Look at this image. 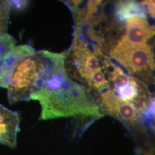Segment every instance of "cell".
Listing matches in <instances>:
<instances>
[{"label":"cell","instance_id":"5b68a950","mask_svg":"<svg viewBox=\"0 0 155 155\" xmlns=\"http://www.w3.org/2000/svg\"><path fill=\"white\" fill-rule=\"evenodd\" d=\"M21 117L19 112L12 111L0 104V144L16 148Z\"/></svg>","mask_w":155,"mask_h":155},{"label":"cell","instance_id":"4fadbf2b","mask_svg":"<svg viewBox=\"0 0 155 155\" xmlns=\"http://www.w3.org/2000/svg\"><path fill=\"white\" fill-rule=\"evenodd\" d=\"M155 114V98L151 100L147 110L142 115H152Z\"/></svg>","mask_w":155,"mask_h":155},{"label":"cell","instance_id":"3957f363","mask_svg":"<svg viewBox=\"0 0 155 155\" xmlns=\"http://www.w3.org/2000/svg\"><path fill=\"white\" fill-rule=\"evenodd\" d=\"M110 54L131 74H148L155 69V56L147 44L132 45L122 37L111 49Z\"/></svg>","mask_w":155,"mask_h":155},{"label":"cell","instance_id":"9c48e42d","mask_svg":"<svg viewBox=\"0 0 155 155\" xmlns=\"http://www.w3.org/2000/svg\"><path fill=\"white\" fill-rule=\"evenodd\" d=\"M105 73L104 68L93 73L86 81L89 89L95 90L100 92L109 89V82L106 79Z\"/></svg>","mask_w":155,"mask_h":155},{"label":"cell","instance_id":"8fae6325","mask_svg":"<svg viewBox=\"0 0 155 155\" xmlns=\"http://www.w3.org/2000/svg\"><path fill=\"white\" fill-rule=\"evenodd\" d=\"M140 4L146 13L147 12L150 16L155 18V0L143 1Z\"/></svg>","mask_w":155,"mask_h":155},{"label":"cell","instance_id":"ba28073f","mask_svg":"<svg viewBox=\"0 0 155 155\" xmlns=\"http://www.w3.org/2000/svg\"><path fill=\"white\" fill-rule=\"evenodd\" d=\"M115 16L121 22L131 18H147V13L141 4L134 1H121L115 8Z\"/></svg>","mask_w":155,"mask_h":155},{"label":"cell","instance_id":"7a4b0ae2","mask_svg":"<svg viewBox=\"0 0 155 155\" xmlns=\"http://www.w3.org/2000/svg\"><path fill=\"white\" fill-rule=\"evenodd\" d=\"M41 59V51H35L25 56L15 67L8 87V97L11 104L31 100Z\"/></svg>","mask_w":155,"mask_h":155},{"label":"cell","instance_id":"30bf717a","mask_svg":"<svg viewBox=\"0 0 155 155\" xmlns=\"http://www.w3.org/2000/svg\"><path fill=\"white\" fill-rule=\"evenodd\" d=\"M16 40L8 33L0 36V64L5 56L16 46Z\"/></svg>","mask_w":155,"mask_h":155},{"label":"cell","instance_id":"8992f818","mask_svg":"<svg viewBox=\"0 0 155 155\" xmlns=\"http://www.w3.org/2000/svg\"><path fill=\"white\" fill-rule=\"evenodd\" d=\"M155 35V27L150 25L147 18H131L127 21L126 32L122 36L127 43L132 45L147 44Z\"/></svg>","mask_w":155,"mask_h":155},{"label":"cell","instance_id":"52a82bcc","mask_svg":"<svg viewBox=\"0 0 155 155\" xmlns=\"http://www.w3.org/2000/svg\"><path fill=\"white\" fill-rule=\"evenodd\" d=\"M36 51L29 45L15 46L4 57L0 64V87L8 89L14 68L25 56Z\"/></svg>","mask_w":155,"mask_h":155},{"label":"cell","instance_id":"6da1fadb","mask_svg":"<svg viewBox=\"0 0 155 155\" xmlns=\"http://www.w3.org/2000/svg\"><path fill=\"white\" fill-rule=\"evenodd\" d=\"M67 52L41 50L39 71L31 100L41 106L39 120L74 118L88 125L104 114L85 86L73 81L67 72Z\"/></svg>","mask_w":155,"mask_h":155},{"label":"cell","instance_id":"277c9868","mask_svg":"<svg viewBox=\"0 0 155 155\" xmlns=\"http://www.w3.org/2000/svg\"><path fill=\"white\" fill-rule=\"evenodd\" d=\"M99 107L102 114L116 118L129 129H137L141 122V115L135 106L120 98L110 89L101 93Z\"/></svg>","mask_w":155,"mask_h":155},{"label":"cell","instance_id":"7c38bea8","mask_svg":"<svg viewBox=\"0 0 155 155\" xmlns=\"http://www.w3.org/2000/svg\"><path fill=\"white\" fill-rule=\"evenodd\" d=\"M28 1H11V8L17 11L24 10L28 6Z\"/></svg>","mask_w":155,"mask_h":155}]
</instances>
